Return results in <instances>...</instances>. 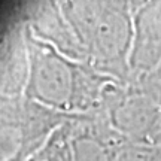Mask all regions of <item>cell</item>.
<instances>
[{
    "label": "cell",
    "mask_w": 161,
    "mask_h": 161,
    "mask_svg": "<svg viewBox=\"0 0 161 161\" xmlns=\"http://www.w3.org/2000/svg\"><path fill=\"white\" fill-rule=\"evenodd\" d=\"M31 161H70V158L64 157V152L61 149H55L54 154H48V152H42L39 155L33 158Z\"/></svg>",
    "instance_id": "1"
}]
</instances>
